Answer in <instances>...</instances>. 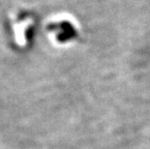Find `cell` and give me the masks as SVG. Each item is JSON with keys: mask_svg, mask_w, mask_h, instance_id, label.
<instances>
[{"mask_svg": "<svg viewBox=\"0 0 150 149\" xmlns=\"http://www.w3.org/2000/svg\"><path fill=\"white\" fill-rule=\"evenodd\" d=\"M9 25H10L12 33L14 34L15 43L20 47L23 46L26 43L25 33H26L28 25L24 18L21 17L20 14H11L9 16Z\"/></svg>", "mask_w": 150, "mask_h": 149, "instance_id": "6da1fadb", "label": "cell"}]
</instances>
